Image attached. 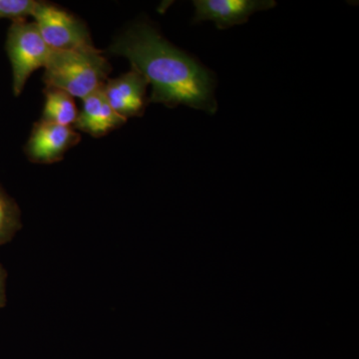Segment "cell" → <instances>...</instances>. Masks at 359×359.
<instances>
[{"label":"cell","mask_w":359,"mask_h":359,"mask_svg":"<svg viewBox=\"0 0 359 359\" xmlns=\"http://www.w3.org/2000/svg\"><path fill=\"white\" fill-rule=\"evenodd\" d=\"M6 51L13 67L14 95H20L28 78L45 67L52 49L45 43L34 22L13 21L7 33Z\"/></svg>","instance_id":"3957f363"},{"label":"cell","mask_w":359,"mask_h":359,"mask_svg":"<svg viewBox=\"0 0 359 359\" xmlns=\"http://www.w3.org/2000/svg\"><path fill=\"white\" fill-rule=\"evenodd\" d=\"M43 121L71 127L78 117L76 104L73 97L65 91L54 88H45Z\"/></svg>","instance_id":"9c48e42d"},{"label":"cell","mask_w":359,"mask_h":359,"mask_svg":"<svg viewBox=\"0 0 359 359\" xmlns=\"http://www.w3.org/2000/svg\"><path fill=\"white\" fill-rule=\"evenodd\" d=\"M194 23L212 21L218 29L244 25L252 14L276 6L273 0H197Z\"/></svg>","instance_id":"8992f818"},{"label":"cell","mask_w":359,"mask_h":359,"mask_svg":"<svg viewBox=\"0 0 359 359\" xmlns=\"http://www.w3.org/2000/svg\"><path fill=\"white\" fill-rule=\"evenodd\" d=\"M111 53L124 56L131 68L152 85L149 102L168 108L186 105L214 114L216 79L189 54L169 43L153 26L137 23L111 45Z\"/></svg>","instance_id":"6da1fadb"},{"label":"cell","mask_w":359,"mask_h":359,"mask_svg":"<svg viewBox=\"0 0 359 359\" xmlns=\"http://www.w3.org/2000/svg\"><path fill=\"white\" fill-rule=\"evenodd\" d=\"M6 304V273L0 264V309Z\"/></svg>","instance_id":"7c38bea8"},{"label":"cell","mask_w":359,"mask_h":359,"mask_svg":"<svg viewBox=\"0 0 359 359\" xmlns=\"http://www.w3.org/2000/svg\"><path fill=\"white\" fill-rule=\"evenodd\" d=\"M80 141V135L71 127L43 121L35 123L25 153L32 162L52 164L62 159Z\"/></svg>","instance_id":"5b68a950"},{"label":"cell","mask_w":359,"mask_h":359,"mask_svg":"<svg viewBox=\"0 0 359 359\" xmlns=\"http://www.w3.org/2000/svg\"><path fill=\"white\" fill-rule=\"evenodd\" d=\"M45 88L65 91L83 100L106 83L111 65L95 46L52 50L45 65Z\"/></svg>","instance_id":"7a4b0ae2"},{"label":"cell","mask_w":359,"mask_h":359,"mask_svg":"<svg viewBox=\"0 0 359 359\" xmlns=\"http://www.w3.org/2000/svg\"><path fill=\"white\" fill-rule=\"evenodd\" d=\"M32 16L40 35L52 50L93 46L86 26L58 7L39 2Z\"/></svg>","instance_id":"277c9868"},{"label":"cell","mask_w":359,"mask_h":359,"mask_svg":"<svg viewBox=\"0 0 359 359\" xmlns=\"http://www.w3.org/2000/svg\"><path fill=\"white\" fill-rule=\"evenodd\" d=\"M37 4L33 0H0V20H26L33 15Z\"/></svg>","instance_id":"8fae6325"},{"label":"cell","mask_w":359,"mask_h":359,"mask_svg":"<svg viewBox=\"0 0 359 359\" xmlns=\"http://www.w3.org/2000/svg\"><path fill=\"white\" fill-rule=\"evenodd\" d=\"M146 78L134 68L115 79H108L104 84V93L112 109L127 120L129 117L143 115L147 99Z\"/></svg>","instance_id":"52a82bcc"},{"label":"cell","mask_w":359,"mask_h":359,"mask_svg":"<svg viewBox=\"0 0 359 359\" xmlns=\"http://www.w3.org/2000/svg\"><path fill=\"white\" fill-rule=\"evenodd\" d=\"M20 228V208L0 188V245L11 242Z\"/></svg>","instance_id":"30bf717a"},{"label":"cell","mask_w":359,"mask_h":359,"mask_svg":"<svg viewBox=\"0 0 359 359\" xmlns=\"http://www.w3.org/2000/svg\"><path fill=\"white\" fill-rule=\"evenodd\" d=\"M127 120L118 115L111 107L105 93L104 85L83 99V108L78 113L75 127L80 131L94 137L104 136L111 130L119 128Z\"/></svg>","instance_id":"ba28073f"}]
</instances>
